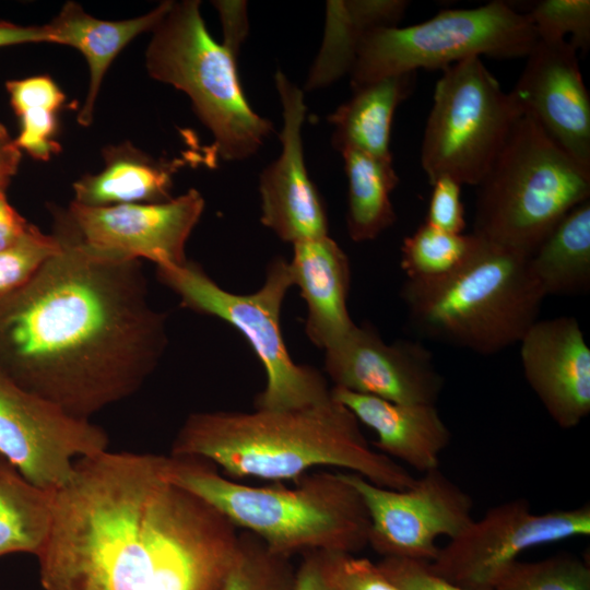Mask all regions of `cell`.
<instances>
[{"label": "cell", "instance_id": "obj_1", "mask_svg": "<svg viewBox=\"0 0 590 590\" xmlns=\"http://www.w3.org/2000/svg\"><path fill=\"white\" fill-rule=\"evenodd\" d=\"M239 529L172 482L167 456L106 450L54 494L44 590H223Z\"/></svg>", "mask_w": 590, "mask_h": 590}, {"label": "cell", "instance_id": "obj_2", "mask_svg": "<svg viewBox=\"0 0 590 590\" xmlns=\"http://www.w3.org/2000/svg\"><path fill=\"white\" fill-rule=\"evenodd\" d=\"M60 250L0 302V368L91 420L134 394L167 346L140 261L96 255L55 225Z\"/></svg>", "mask_w": 590, "mask_h": 590}, {"label": "cell", "instance_id": "obj_3", "mask_svg": "<svg viewBox=\"0 0 590 590\" xmlns=\"http://www.w3.org/2000/svg\"><path fill=\"white\" fill-rule=\"evenodd\" d=\"M355 415L331 397L288 410L213 411L190 414L176 434L172 456L220 467L232 480H297L319 465L341 468L373 484L405 489L415 477L374 450Z\"/></svg>", "mask_w": 590, "mask_h": 590}, {"label": "cell", "instance_id": "obj_4", "mask_svg": "<svg viewBox=\"0 0 590 590\" xmlns=\"http://www.w3.org/2000/svg\"><path fill=\"white\" fill-rule=\"evenodd\" d=\"M167 474L276 553L292 557L323 550L354 555L368 545L369 514L345 472L306 473L294 487H257L223 476L205 459L168 455Z\"/></svg>", "mask_w": 590, "mask_h": 590}, {"label": "cell", "instance_id": "obj_5", "mask_svg": "<svg viewBox=\"0 0 590 590\" xmlns=\"http://www.w3.org/2000/svg\"><path fill=\"white\" fill-rule=\"evenodd\" d=\"M400 295L418 335L481 355L519 343L545 298L528 256L483 238L460 270L406 279Z\"/></svg>", "mask_w": 590, "mask_h": 590}, {"label": "cell", "instance_id": "obj_6", "mask_svg": "<svg viewBox=\"0 0 590 590\" xmlns=\"http://www.w3.org/2000/svg\"><path fill=\"white\" fill-rule=\"evenodd\" d=\"M476 187L472 233L529 257L571 209L590 200V168L523 113Z\"/></svg>", "mask_w": 590, "mask_h": 590}, {"label": "cell", "instance_id": "obj_7", "mask_svg": "<svg viewBox=\"0 0 590 590\" xmlns=\"http://www.w3.org/2000/svg\"><path fill=\"white\" fill-rule=\"evenodd\" d=\"M200 7L198 0L173 1L152 31L145 69L152 79L188 95L223 160L243 161L264 144L273 123L249 105L238 79L237 55L211 36Z\"/></svg>", "mask_w": 590, "mask_h": 590}, {"label": "cell", "instance_id": "obj_8", "mask_svg": "<svg viewBox=\"0 0 590 590\" xmlns=\"http://www.w3.org/2000/svg\"><path fill=\"white\" fill-rule=\"evenodd\" d=\"M156 271L160 281L180 298L181 307L222 319L248 341L267 375L264 389L255 398L256 410L297 409L331 397L322 374L296 364L283 340L281 307L293 286L288 261L282 257L271 260L263 285L250 294L222 288L191 260Z\"/></svg>", "mask_w": 590, "mask_h": 590}, {"label": "cell", "instance_id": "obj_9", "mask_svg": "<svg viewBox=\"0 0 590 590\" xmlns=\"http://www.w3.org/2000/svg\"><path fill=\"white\" fill-rule=\"evenodd\" d=\"M536 42L529 15L506 1L444 10L417 24L366 35L350 72L351 88L418 69L442 70L473 57L526 58Z\"/></svg>", "mask_w": 590, "mask_h": 590}, {"label": "cell", "instance_id": "obj_10", "mask_svg": "<svg viewBox=\"0 0 590 590\" xmlns=\"http://www.w3.org/2000/svg\"><path fill=\"white\" fill-rule=\"evenodd\" d=\"M523 110L479 57L441 70L421 145V166L432 184L449 176L477 186Z\"/></svg>", "mask_w": 590, "mask_h": 590}, {"label": "cell", "instance_id": "obj_11", "mask_svg": "<svg viewBox=\"0 0 590 590\" xmlns=\"http://www.w3.org/2000/svg\"><path fill=\"white\" fill-rule=\"evenodd\" d=\"M590 534V506L533 514L524 498L472 520L428 563L436 575L472 590H494L502 573L535 546Z\"/></svg>", "mask_w": 590, "mask_h": 590}, {"label": "cell", "instance_id": "obj_12", "mask_svg": "<svg viewBox=\"0 0 590 590\" xmlns=\"http://www.w3.org/2000/svg\"><path fill=\"white\" fill-rule=\"evenodd\" d=\"M107 433L91 420L23 388L0 368V456L34 485L56 491L74 463L108 450Z\"/></svg>", "mask_w": 590, "mask_h": 590}, {"label": "cell", "instance_id": "obj_13", "mask_svg": "<svg viewBox=\"0 0 590 590\" xmlns=\"http://www.w3.org/2000/svg\"><path fill=\"white\" fill-rule=\"evenodd\" d=\"M204 210L196 189L161 203L103 208L71 202L55 213L63 228L92 252L116 260H149L157 267L181 266L187 240Z\"/></svg>", "mask_w": 590, "mask_h": 590}, {"label": "cell", "instance_id": "obj_14", "mask_svg": "<svg viewBox=\"0 0 590 590\" xmlns=\"http://www.w3.org/2000/svg\"><path fill=\"white\" fill-rule=\"evenodd\" d=\"M366 504L370 530L368 545L384 557L432 562L439 536H457L473 520L470 495L439 468L424 472L405 489L380 487L345 472Z\"/></svg>", "mask_w": 590, "mask_h": 590}, {"label": "cell", "instance_id": "obj_15", "mask_svg": "<svg viewBox=\"0 0 590 590\" xmlns=\"http://www.w3.org/2000/svg\"><path fill=\"white\" fill-rule=\"evenodd\" d=\"M333 387L403 404H436L445 380L420 341L385 342L369 323L324 350Z\"/></svg>", "mask_w": 590, "mask_h": 590}, {"label": "cell", "instance_id": "obj_16", "mask_svg": "<svg viewBox=\"0 0 590 590\" xmlns=\"http://www.w3.org/2000/svg\"><path fill=\"white\" fill-rule=\"evenodd\" d=\"M274 83L282 104V151L259 177L261 223L280 239L294 245L328 236L329 225L324 203L305 165L304 91L281 70L275 72Z\"/></svg>", "mask_w": 590, "mask_h": 590}, {"label": "cell", "instance_id": "obj_17", "mask_svg": "<svg viewBox=\"0 0 590 590\" xmlns=\"http://www.w3.org/2000/svg\"><path fill=\"white\" fill-rule=\"evenodd\" d=\"M510 91L524 114L580 165L590 168V96L576 48L538 39Z\"/></svg>", "mask_w": 590, "mask_h": 590}, {"label": "cell", "instance_id": "obj_18", "mask_svg": "<svg viewBox=\"0 0 590 590\" xmlns=\"http://www.w3.org/2000/svg\"><path fill=\"white\" fill-rule=\"evenodd\" d=\"M523 375L552 420L576 427L590 412V349L574 317L536 320L523 334Z\"/></svg>", "mask_w": 590, "mask_h": 590}, {"label": "cell", "instance_id": "obj_19", "mask_svg": "<svg viewBox=\"0 0 590 590\" xmlns=\"http://www.w3.org/2000/svg\"><path fill=\"white\" fill-rule=\"evenodd\" d=\"M331 394L376 433L379 452L422 473L438 468L451 434L436 404L396 403L335 387Z\"/></svg>", "mask_w": 590, "mask_h": 590}, {"label": "cell", "instance_id": "obj_20", "mask_svg": "<svg viewBox=\"0 0 590 590\" xmlns=\"http://www.w3.org/2000/svg\"><path fill=\"white\" fill-rule=\"evenodd\" d=\"M288 264L293 285L307 303L305 332L317 347L326 350L355 326L347 309L350 260L328 235L294 244Z\"/></svg>", "mask_w": 590, "mask_h": 590}, {"label": "cell", "instance_id": "obj_21", "mask_svg": "<svg viewBox=\"0 0 590 590\" xmlns=\"http://www.w3.org/2000/svg\"><path fill=\"white\" fill-rule=\"evenodd\" d=\"M173 1H163L152 11L137 17L108 21L92 16L73 1L66 2L59 13L45 24L49 43L78 49L88 66V88L78 122L88 127L93 122L95 103L104 76L116 57L135 37L152 32L164 17Z\"/></svg>", "mask_w": 590, "mask_h": 590}, {"label": "cell", "instance_id": "obj_22", "mask_svg": "<svg viewBox=\"0 0 590 590\" xmlns=\"http://www.w3.org/2000/svg\"><path fill=\"white\" fill-rule=\"evenodd\" d=\"M104 167L73 184L72 202L92 208L161 203L172 199L180 161L156 160L126 141L102 150Z\"/></svg>", "mask_w": 590, "mask_h": 590}, {"label": "cell", "instance_id": "obj_23", "mask_svg": "<svg viewBox=\"0 0 590 590\" xmlns=\"http://www.w3.org/2000/svg\"><path fill=\"white\" fill-rule=\"evenodd\" d=\"M410 5L405 0H330L320 50L305 91L326 87L350 74L358 48L373 31L398 26Z\"/></svg>", "mask_w": 590, "mask_h": 590}, {"label": "cell", "instance_id": "obj_24", "mask_svg": "<svg viewBox=\"0 0 590 590\" xmlns=\"http://www.w3.org/2000/svg\"><path fill=\"white\" fill-rule=\"evenodd\" d=\"M417 72L387 76L355 91L329 117L334 127L331 144L393 162L390 135L398 106L413 92Z\"/></svg>", "mask_w": 590, "mask_h": 590}, {"label": "cell", "instance_id": "obj_25", "mask_svg": "<svg viewBox=\"0 0 590 590\" xmlns=\"http://www.w3.org/2000/svg\"><path fill=\"white\" fill-rule=\"evenodd\" d=\"M543 295L571 296L590 288V200L571 209L529 256Z\"/></svg>", "mask_w": 590, "mask_h": 590}, {"label": "cell", "instance_id": "obj_26", "mask_svg": "<svg viewBox=\"0 0 590 590\" xmlns=\"http://www.w3.org/2000/svg\"><path fill=\"white\" fill-rule=\"evenodd\" d=\"M340 153L347 178V234L355 243L373 240L397 219L390 200L399 182L393 162L353 149Z\"/></svg>", "mask_w": 590, "mask_h": 590}, {"label": "cell", "instance_id": "obj_27", "mask_svg": "<svg viewBox=\"0 0 590 590\" xmlns=\"http://www.w3.org/2000/svg\"><path fill=\"white\" fill-rule=\"evenodd\" d=\"M54 494L27 481L0 456V557L39 554L51 529Z\"/></svg>", "mask_w": 590, "mask_h": 590}, {"label": "cell", "instance_id": "obj_28", "mask_svg": "<svg viewBox=\"0 0 590 590\" xmlns=\"http://www.w3.org/2000/svg\"><path fill=\"white\" fill-rule=\"evenodd\" d=\"M5 90L20 121L16 146L37 161H49L61 150L57 113L67 101L64 93L49 75L10 80Z\"/></svg>", "mask_w": 590, "mask_h": 590}, {"label": "cell", "instance_id": "obj_29", "mask_svg": "<svg viewBox=\"0 0 590 590\" xmlns=\"http://www.w3.org/2000/svg\"><path fill=\"white\" fill-rule=\"evenodd\" d=\"M482 243L475 234H451L422 224L401 246L400 266L406 279H434L460 270Z\"/></svg>", "mask_w": 590, "mask_h": 590}, {"label": "cell", "instance_id": "obj_30", "mask_svg": "<svg viewBox=\"0 0 590 590\" xmlns=\"http://www.w3.org/2000/svg\"><path fill=\"white\" fill-rule=\"evenodd\" d=\"M292 557L272 551L258 535L240 530L223 590H293Z\"/></svg>", "mask_w": 590, "mask_h": 590}, {"label": "cell", "instance_id": "obj_31", "mask_svg": "<svg viewBox=\"0 0 590 590\" xmlns=\"http://www.w3.org/2000/svg\"><path fill=\"white\" fill-rule=\"evenodd\" d=\"M494 590H590V567L570 554L530 563L515 560L502 573Z\"/></svg>", "mask_w": 590, "mask_h": 590}, {"label": "cell", "instance_id": "obj_32", "mask_svg": "<svg viewBox=\"0 0 590 590\" xmlns=\"http://www.w3.org/2000/svg\"><path fill=\"white\" fill-rule=\"evenodd\" d=\"M538 34L546 42L567 40L586 54L590 46L589 0H541L526 11Z\"/></svg>", "mask_w": 590, "mask_h": 590}, {"label": "cell", "instance_id": "obj_33", "mask_svg": "<svg viewBox=\"0 0 590 590\" xmlns=\"http://www.w3.org/2000/svg\"><path fill=\"white\" fill-rule=\"evenodd\" d=\"M61 248L58 237L31 225L12 247L0 250V302L22 288Z\"/></svg>", "mask_w": 590, "mask_h": 590}, {"label": "cell", "instance_id": "obj_34", "mask_svg": "<svg viewBox=\"0 0 590 590\" xmlns=\"http://www.w3.org/2000/svg\"><path fill=\"white\" fill-rule=\"evenodd\" d=\"M430 185L433 189L425 223L442 232L463 234L465 215L460 198L462 185L449 176H440Z\"/></svg>", "mask_w": 590, "mask_h": 590}, {"label": "cell", "instance_id": "obj_35", "mask_svg": "<svg viewBox=\"0 0 590 590\" xmlns=\"http://www.w3.org/2000/svg\"><path fill=\"white\" fill-rule=\"evenodd\" d=\"M345 554L323 550L300 554L293 590H344L340 579V566Z\"/></svg>", "mask_w": 590, "mask_h": 590}, {"label": "cell", "instance_id": "obj_36", "mask_svg": "<svg viewBox=\"0 0 590 590\" xmlns=\"http://www.w3.org/2000/svg\"><path fill=\"white\" fill-rule=\"evenodd\" d=\"M377 566L401 590H472L436 575L428 562L384 557Z\"/></svg>", "mask_w": 590, "mask_h": 590}, {"label": "cell", "instance_id": "obj_37", "mask_svg": "<svg viewBox=\"0 0 590 590\" xmlns=\"http://www.w3.org/2000/svg\"><path fill=\"white\" fill-rule=\"evenodd\" d=\"M340 579L344 590H401L385 576L377 564L352 554H345L342 558Z\"/></svg>", "mask_w": 590, "mask_h": 590}, {"label": "cell", "instance_id": "obj_38", "mask_svg": "<svg viewBox=\"0 0 590 590\" xmlns=\"http://www.w3.org/2000/svg\"><path fill=\"white\" fill-rule=\"evenodd\" d=\"M223 26V43L236 55L248 33L246 1H213Z\"/></svg>", "mask_w": 590, "mask_h": 590}, {"label": "cell", "instance_id": "obj_39", "mask_svg": "<svg viewBox=\"0 0 590 590\" xmlns=\"http://www.w3.org/2000/svg\"><path fill=\"white\" fill-rule=\"evenodd\" d=\"M5 189H0V250L15 245L32 225L8 201Z\"/></svg>", "mask_w": 590, "mask_h": 590}, {"label": "cell", "instance_id": "obj_40", "mask_svg": "<svg viewBox=\"0 0 590 590\" xmlns=\"http://www.w3.org/2000/svg\"><path fill=\"white\" fill-rule=\"evenodd\" d=\"M49 43L45 24L39 26H22L0 21V48L21 44Z\"/></svg>", "mask_w": 590, "mask_h": 590}, {"label": "cell", "instance_id": "obj_41", "mask_svg": "<svg viewBox=\"0 0 590 590\" xmlns=\"http://www.w3.org/2000/svg\"><path fill=\"white\" fill-rule=\"evenodd\" d=\"M22 157L21 150L11 139L5 127L0 123V179H11L16 173Z\"/></svg>", "mask_w": 590, "mask_h": 590}, {"label": "cell", "instance_id": "obj_42", "mask_svg": "<svg viewBox=\"0 0 590 590\" xmlns=\"http://www.w3.org/2000/svg\"><path fill=\"white\" fill-rule=\"evenodd\" d=\"M10 182V179H0V189L7 188Z\"/></svg>", "mask_w": 590, "mask_h": 590}]
</instances>
